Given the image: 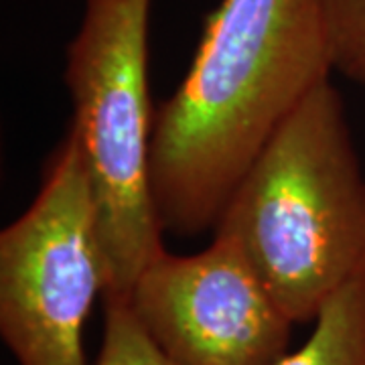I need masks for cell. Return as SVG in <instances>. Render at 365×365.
I'll return each instance as SVG.
<instances>
[{
    "mask_svg": "<svg viewBox=\"0 0 365 365\" xmlns=\"http://www.w3.org/2000/svg\"><path fill=\"white\" fill-rule=\"evenodd\" d=\"M333 71L321 0H222L155 112L150 189L163 232L215 227L264 144Z\"/></svg>",
    "mask_w": 365,
    "mask_h": 365,
    "instance_id": "cell-1",
    "label": "cell"
},
{
    "mask_svg": "<svg viewBox=\"0 0 365 365\" xmlns=\"http://www.w3.org/2000/svg\"><path fill=\"white\" fill-rule=\"evenodd\" d=\"M215 234L244 252L292 323L365 270V175L339 91L313 90L227 199Z\"/></svg>",
    "mask_w": 365,
    "mask_h": 365,
    "instance_id": "cell-2",
    "label": "cell"
},
{
    "mask_svg": "<svg viewBox=\"0 0 365 365\" xmlns=\"http://www.w3.org/2000/svg\"><path fill=\"white\" fill-rule=\"evenodd\" d=\"M150 11L153 0H86L67 45L69 134L93 197L104 299H130L144 266L165 250L150 189Z\"/></svg>",
    "mask_w": 365,
    "mask_h": 365,
    "instance_id": "cell-3",
    "label": "cell"
},
{
    "mask_svg": "<svg viewBox=\"0 0 365 365\" xmlns=\"http://www.w3.org/2000/svg\"><path fill=\"white\" fill-rule=\"evenodd\" d=\"M96 207L71 134L31 205L0 234V335L19 365H88L83 327L104 294Z\"/></svg>",
    "mask_w": 365,
    "mask_h": 365,
    "instance_id": "cell-4",
    "label": "cell"
},
{
    "mask_svg": "<svg viewBox=\"0 0 365 365\" xmlns=\"http://www.w3.org/2000/svg\"><path fill=\"white\" fill-rule=\"evenodd\" d=\"M128 302L177 365H274L294 325L237 244L220 234L189 256L160 250Z\"/></svg>",
    "mask_w": 365,
    "mask_h": 365,
    "instance_id": "cell-5",
    "label": "cell"
},
{
    "mask_svg": "<svg viewBox=\"0 0 365 365\" xmlns=\"http://www.w3.org/2000/svg\"><path fill=\"white\" fill-rule=\"evenodd\" d=\"M274 365H365V270L321 307L309 339Z\"/></svg>",
    "mask_w": 365,
    "mask_h": 365,
    "instance_id": "cell-6",
    "label": "cell"
},
{
    "mask_svg": "<svg viewBox=\"0 0 365 365\" xmlns=\"http://www.w3.org/2000/svg\"><path fill=\"white\" fill-rule=\"evenodd\" d=\"M98 365H177L132 311L128 299H104V333Z\"/></svg>",
    "mask_w": 365,
    "mask_h": 365,
    "instance_id": "cell-7",
    "label": "cell"
},
{
    "mask_svg": "<svg viewBox=\"0 0 365 365\" xmlns=\"http://www.w3.org/2000/svg\"><path fill=\"white\" fill-rule=\"evenodd\" d=\"M333 69L365 86V0H321Z\"/></svg>",
    "mask_w": 365,
    "mask_h": 365,
    "instance_id": "cell-8",
    "label": "cell"
}]
</instances>
